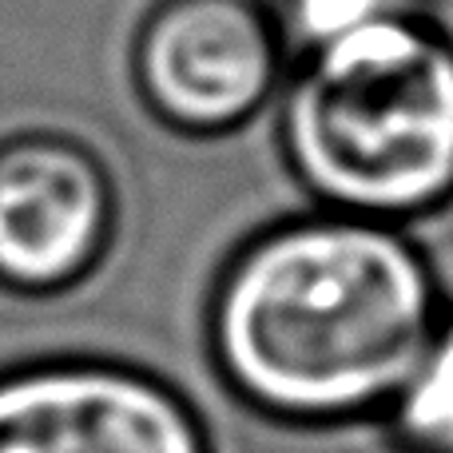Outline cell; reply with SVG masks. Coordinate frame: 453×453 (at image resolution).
Segmentation results:
<instances>
[{
  "instance_id": "4",
  "label": "cell",
  "mask_w": 453,
  "mask_h": 453,
  "mask_svg": "<svg viewBox=\"0 0 453 453\" xmlns=\"http://www.w3.org/2000/svg\"><path fill=\"white\" fill-rule=\"evenodd\" d=\"M0 453H211L203 418L148 370L104 358L0 374Z\"/></svg>"
},
{
  "instance_id": "7",
  "label": "cell",
  "mask_w": 453,
  "mask_h": 453,
  "mask_svg": "<svg viewBox=\"0 0 453 453\" xmlns=\"http://www.w3.org/2000/svg\"><path fill=\"white\" fill-rule=\"evenodd\" d=\"M266 12L287 44L290 64L390 16H430L426 0H266Z\"/></svg>"
},
{
  "instance_id": "1",
  "label": "cell",
  "mask_w": 453,
  "mask_h": 453,
  "mask_svg": "<svg viewBox=\"0 0 453 453\" xmlns=\"http://www.w3.org/2000/svg\"><path fill=\"white\" fill-rule=\"evenodd\" d=\"M441 314L406 226L319 207L234 247L207 303V350L234 406L279 430H330L386 414Z\"/></svg>"
},
{
  "instance_id": "2",
  "label": "cell",
  "mask_w": 453,
  "mask_h": 453,
  "mask_svg": "<svg viewBox=\"0 0 453 453\" xmlns=\"http://www.w3.org/2000/svg\"><path fill=\"white\" fill-rule=\"evenodd\" d=\"M287 175L322 211L406 226L453 203V36L390 16L290 64L274 100Z\"/></svg>"
},
{
  "instance_id": "3",
  "label": "cell",
  "mask_w": 453,
  "mask_h": 453,
  "mask_svg": "<svg viewBox=\"0 0 453 453\" xmlns=\"http://www.w3.org/2000/svg\"><path fill=\"white\" fill-rule=\"evenodd\" d=\"M290 56L258 0H164L135 44V80L164 124L223 135L274 108Z\"/></svg>"
},
{
  "instance_id": "5",
  "label": "cell",
  "mask_w": 453,
  "mask_h": 453,
  "mask_svg": "<svg viewBox=\"0 0 453 453\" xmlns=\"http://www.w3.org/2000/svg\"><path fill=\"white\" fill-rule=\"evenodd\" d=\"M108 234V180L80 143L28 135L0 148V287H72L100 263Z\"/></svg>"
},
{
  "instance_id": "6",
  "label": "cell",
  "mask_w": 453,
  "mask_h": 453,
  "mask_svg": "<svg viewBox=\"0 0 453 453\" xmlns=\"http://www.w3.org/2000/svg\"><path fill=\"white\" fill-rule=\"evenodd\" d=\"M382 418L398 453H453V311L441 314Z\"/></svg>"
}]
</instances>
